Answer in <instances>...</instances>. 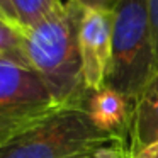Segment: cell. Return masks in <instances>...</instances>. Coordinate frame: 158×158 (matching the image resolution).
Listing matches in <instances>:
<instances>
[{
  "instance_id": "cell-15",
  "label": "cell",
  "mask_w": 158,
  "mask_h": 158,
  "mask_svg": "<svg viewBox=\"0 0 158 158\" xmlns=\"http://www.w3.org/2000/svg\"><path fill=\"white\" fill-rule=\"evenodd\" d=\"M0 19H4V17H2V15H0ZM4 21H5V19H4ZM7 22H9V21H7Z\"/></svg>"
},
{
  "instance_id": "cell-10",
  "label": "cell",
  "mask_w": 158,
  "mask_h": 158,
  "mask_svg": "<svg viewBox=\"0 0 158 158\" xmlns=\"http://www.w3.org/2000/svg\"><path fill=\"white\" fill-rule=\"evenodd\" d=\"M85 158H131L129 153V144H127L126 138H114V139L107 141V143L97 146L90 155Z\"/></svg>"
},
{
  "instance_id": "cell-8",
  "label": "cell",
  "mask_w": 158,
  "mask_h": 158,
  "mask_svg": "<svg viewBox=\"0 0 158 158\" xmlns=\"http://www.w3.org/2000/svg\"><path fill=\"white\" fill-rule=\"evenodd\" d=\"M10 5L17 26L21 27V31H26L61 10L65 2L63 0H10Z\"/></svg>"
},
{
  "instance_id": "cell-14",
  "label": "cell",
  "mask_w": 158,
  "mask_h": 158,
  "mask_svg": "<svg viewBox=\"0 0 158 158\" xmlns=\"http://www.w3.org/2000/svg\"><path fill=\"white\" fill-rule=\"evenodd\" d=\"M134 158H158V139L144 146Z\"/></svg>"
},
{
  "instance_id": "cell-5",
  "label": "cell",
  "mask_w": 158,
  "mask_h": 158,
  "mask_svg": "<svg viewBox=\"0 0 158 158\" xmlns=\"http://www.w3.org/2000/svg\"><path fill=\"white\" fill-rule=\"evenodd\" d=\"M114 10L82 9L78 24V51L87 92L104 87L112 53Z\"/></svg>"
},
{
  "instance_id": "cell-9",
  "label": "cell",
  "mask_w": 158,
  "mask_h": 158,
  "mask_svg": "<svg viewBox=\"0 0 158 158\" xmlns=\"http://www.w3.org/2000/svg\"><path fill=\"white\" fill-rule=\"evenodd\" d=\"M0 58L14 60L27 65L24 55V38L17 26L0 19Z\"/></svg>"
},
{
  "instance_id": "cell-13",
  "label": "cell",
  "mask_w": 158,
  "mask_h": 158,
  "mask_svg": "<svg viewBox=\"0 0 158 158\" xmlns=\"http://www.w3.org/2000/svg\"><path fill=\"white\" fill-rule=\"evenodd\" d=\"M0 15H2L5 21H9L10 24L17 26L14 10H12V5H10V0H0ZM17 27H19V26H17ZM19 29H21V27H19Z\"/></svg>"
},
{
  "instance_id": "cell-3",
  "label": "cell",
  "mask_w": 158,
  "mask_h": 158,
  "mask_svg": "<svg viewBox=\"0 0 158 158\" xmlns=\"http://www.w3.org/2000/svg\"><path fill=\"white\" fill-rule=\"evenodd\" d=\"M94 126L83 109H56L0 146V158H83L114 139Z\"/></svg>"
},
{
  "instance_id": "cell-4",
  "label": "cell",
  "mask_w": 158,
  "mask_h": 158,
  "mask_svg": "<svg viewBox=\"0 0 158 158\" xmlns=\"http://www.w3.org/2000/svg\"><path fill=\"white\" fill-rule=\"evenodd\" d=\"M56 109L48 87L31 66L0 58V146Z\"/></svg>"
},
{
  "instance_id": "cell-6",
  "label": "cell",
  "mask_w": 158,
  "mask_h": 158,
  "mask_svg": "<svg viewBox=\"0 0 158 158\" xmlns=\"http://www.w3.org/2000/svg\"><path fill=\"white\" fill-rule=\"evenodd\" d=\"M83 110L100 131L127 139L134 102L126 95L104 85L99 90L89 92Z\"/></svg>"
},
{
  "instance_id": "cell-2",
  "label": "cell",
  "mask_w": 158,
  "mask_h": 158,
  "mask_svg": "<svg viewBox=\"0 0 158 158\" xmlns=\"http://www.w3.org/2000/svg\"><path fill=\"white\" fill-rule=\"evenodd\" d=\"M156 70L146 0H119L114 9L112 53L106 87L136 102Z\"/></svg>"
},
{
  "instance_id": "cell-16",
  "label": "cell",
  "mask_w": 158,
  "mask_h": 158,
  "mask_svg": "<svg viewBox=\"0 0 158 158\" xmlns=\"http://www.w3.org/2000/svg\"><path fill=\"white\" fill-rule=\"evenodd\" d=\"M83 158H85V156H83Z\"/></svg>"
},
{
  "instance_id": "cell-11",
  "label": "cell",
  "mask_w": 158,
  "mask_h": 158,
  "mask_svg": "<svg viewBox=\"0 0 158 158\" xmlns=\"http://www.w3.org/2000/svg\"><path fill=\"white\" fill-rule=\"evenodd\" d=\"M146 2H148V14H150V22H151V34H153L155 63H156V68H158V0H146Z\"/></svg>"
},
{
  "instance_id": "cell-7",
  "label": "cell",
  "mask_w": 158,
  "mask_h": 158,
  "mask_svg": "<svg viewBox=\"0 0 158 158\" xmlns=\"http://www.w3.org/2000/svg\"><path fill=\"white\" fill-rule=\"evenodd\" d=\"M158 139V68L134 102L133 119L127 134L131 158L144 146Z\"/></svg>"
},
{
  "instance_id": "cell-1",
  "label": "cell",
  "mask_w": 158,
  "mask_h": 158,
  "mask_svg": "<svg viewBox=\"0 0 158 158\" xmlns=\"http://www.w3.org/2000/svg\"><path fill=\"white\" fill-rule=\"evenodd\" d=\"M80 15L82 9L68 0L55 15L22 31L27 65L41 77L60 109H83L89 95L78 51Z\"/></svg>"
},
{
  "instance_id": "cell-12",
  "label": "cell",
  "mask_w": 158,
  "mask_h": 158,
  "mask_svg": "<svg viewBox=\"0 0 158 158\" xmlns=\"http://www.w3.org/2000/svg\"><path fill=\"white\" fill-rule=\"evenodd\" d=\"M80 9H95V10H114L119 0H72Z\"/></svg>"
}]
</instances>
